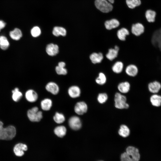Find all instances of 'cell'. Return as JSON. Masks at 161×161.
I'll use <instances>...</instances> for the list:
<instances>
[{
    "instance_id": "cell-1",
    "label": "cell",
    "mask_w": 161,
    "mask_h": 161,
    "mask_svg": "<svg viewBox=\"0 0 161 161\" xmlns=\"http://www.w3.org/2000/svg\"><path fill=\"white\" fill-rule=\"evenodd\" d=\"M16 133V128L13 125H9L4 127L0 132V140H11L15 137Z\"/></svg>"
},
{
    "instance_id": "cell-2",
    "label": "cell",
    "mask_w": 161,
    "mask_h": 161,
    "mask_svg": "<svg viewBox=\"0 0 161 161\" xmlns=\"http://www.w3.org/2000/svg\"><path fill=\"white\" fill-rule=\"evenodd\" d=\"M114 0H95V5L96 8L103 13H107L113 9L112 4Z\"/></svg>"
},
{
    "instance_id": "cell-3",
    "label": "cell",
    "mask_w": 161,
    "mask_h": 161,
    "mask_svg": "<svg viewBox=\"0 0 161 161\" xmlns=\"http://www.w3.org/2000/svg\"><path fill=\"white\" fill-rule=\"evenodd\" d=\"M114 106L118 109H127L129 107L127 103V98L124 95L119 92H117L114 97Z\"/></svg>"
},
{
    "instance_id": "cell-4",
    "label": "cell",
    "mask_w": 161,
    "mask_h": 161,
    "mask_svg": "<svg viewBox=\"0 0 161 161\" xmlns=\"http://www.w3.org/2000/svg\"><path fill=\"white\" fill-rule=\"evenodd\" d=\"M29 119L31 122H38L43 117L42 112L39 111L37 107H34L29 109L27 112Z\"/></svg>"
},
{
    "instance_id": "cell-5",
    "label": "cell",
    "mask_w": 161,
    "mask_h": 161,
    "mask_svg": "<svg viewBox=\"0 0 161 161\" xmlns=\"http://www.w3.org/2000/svg\"><path fill=\"white\" fill-rule=\"evenodd\" d=\"M28 150V147L25 144L19 143L16 144L14 146L13 151L15 155L17 157L24 156L25 151Z\"/></svg>"
},
{
    "instance_id": "cell-6",
    "label": "cell",
    "mask_w": 161,
    "mask_h": 161,
    "mask_svg": "<svg viewBox=\"0 0 161 161\" xmlns=\"http://www.w3.org/2000/svg\"><path fill=\"white\" fill-rule=\"evenodd\" d=\"M151 43L154 47L158 48L161 51V28L154 32L151 38Z\"/></svg>"
},
{
    "instance_id": "cell-7",
    "label": "cell",
    "mask_w": 161,
    "mask_h": 161,
    "mask_svg": "<svg viewBox=\"0 0 161 161\" xmlns=\"http://www.w3.org/2000/svg\"><path fill=\"white\" fill-rule=\"evenodd\" d=\"M68 123L70 128L74 130H78L82 126V123L80 118L76 116H73L70 117Z\"/></svg>"
},
{
    "instance_id": "cell-8",
    "label": "cell",
    "mask_w": 161,
    "mask_h": 161,
    "mask_svg": "<svg viewBox=\"0 0 161 161\" xmlns=\"http://www.w3.org/2000/svg\"><path fill=\"white\" fill-rule=\"evenodd\" d=\"M88 110V106L84 101L77 102L74 107V111L75 113L79 115H83L86 113Z\"/></svg>"
},
{
    "instance_id": "cell-9",
    "label": "cell",
    "mask_w": 161,
    "mask_h": 161,
    "mask_svg": "<svg viewBox=\"0 0 161 161\" xmlns=\"http://www.w3.org/2000/svg\"><path fill=\"white\" fill-rule=\"evenodd\" d=\"M126 152L134 161H139L140 155L138 149L133 146H129L126 149Z\"/></svg>"
},
{
    "instance_id": "cell-10",
    "label": "cell",
    "mask_w": 161,
    "mask_h": 161,
    "mask_svg": "<svg viewBox=\"0 0 161 161\" xmlns=\"http://www.w3.org/2000/svg\"><path fill=\"white\" fill-rule=\"evenodd\" d=\"M46 51L48 55L52 56H54L57 55L59 52V47L56 44H49L46 47Z\"/></svg>"
},
{
    "instance_id": "cell-11",
    "label": "cell",
    "mask_w": 161,
    "mask_h": 161,
    "mask_svg": "<svg viewBox=\"0 0 161 161\" xmlns=\"http://www.w3.org/2000/svg\"><path fill=\"white\" fill-rule=\"evenodd\" d=\"M25 96L26 100L30 103L35 102L38 98V95L36 92L32 89L27 90L25 93Z\"/></svg>"
},
{
    "instance_id": "cell-12",
    "label": "cell",
    "mask_w": 161,
    "mask_h": 161,
    "mask_svg": "<svg viewBox=\"0 0 161 161\" xmlns=\"http://www.w3.org/2000/svg\"><path fill=\"white\" fill-rule=\"evenodd\" d=\"M131 31L134 35L138 36L143 33L144 27L143 25L140 23H137L132 25Z\"/></svg>"
},
{
    "instance_id": "cell-13",
    "label": "cell",
    "mask_w": 161,
    "mask_h": 161,
    "mask_svg": "<svg viewBox=\"0 0 161 161\" xmlns=\"http://www.w3.org/2000/svg\"><path fill=\"white\" fill-rule=\"evenodd\" d=\"M46 90L54 95L57 94L59 90L58 85L55 83L50 82L48 83L46 86Z\"/></svg>"
},
{
    "instance_id": "cell-14",
    "label": "cell",
    "mask_w": 161,
    "mask_h": 161,
    "mask_svg": "<svg viewBox=\"0 0 161 161\" xmlns=\"http://www.w3.org/2000/svg\"><path fill=\"white\" fill-rule=\"evenodd\" d=\"M68 92L69 95L71 97L76 98L80 96L81 91L78 86H73L69 88Z\"/></svg>"
},
{
    "instance_id": "cell-15",
    "label": "cell",
    "mask_w": 161,
    "mask_h": 161,
    "mask_svg": "<svg viewBox=\"0 0 161 161\" xmlns=\"http://www.w3.org/2000/svg\"><path fill=\"white\" fill-rule=\"evenodd\" d=\"M138 69L135 65L131 64L128 65L125 69V72L129 76L131 77L136 76L138 73Z\"/></svg>"
},
{
    "instance_id": "cell-16",
    "label": "cell",
    "mask_w": 161,
    "mask_h": 161,
    "mask_svg": "<svg viewBox=\"0 0 161 161\" xmlns=\"http://www.w3.org/2000/svg\"><path fill=\"white\" fill-rule=\"evenodd\" d=\"M89 58L92 63L96 64L101 62L103 59V56L101 52H93L90 55Z\"/></svg>"
},
{
    "instance_id": "cell-17",
    "label": "cell",
    "mask_w": 161,
    "mask_h": 161,
    "mask_svg": "<svg viewBox=\"0 0 161 161\" xmlns=\"http://www.w3.org/2000/svg\"><path fill=\"white\" fill-rule=\"evenodd\" d=\"M130 85L127 81L121 82L117 86L118 90L121 93L125 94L128 92L130 90Z\"/></svg>"
},
{
    "instance_id": "cell-18",
    "label": "cell",
    "mask_w": 161,
    "mask_h": 161,
    "mask_svg": "<svg viewBox=\"0 0 161 161\" xmlns=\"http://www.w3.org/2000/svg\"><path fill=\"white\" fill-rule=\"evenodd\" d=\"M9 35L11 39L14 40H19L22 36V34L21 30L18 28H15L13 30L10 32Z\"/></svg>"
},
{
    "instance_id": "cell-19",
    "label": "cell",
    "mask_w": 161,
    "mask_h": 161,
    "mask_svg": "<svg viewBox=\"0 0 161 161\" xmlns=\"http://www.w3.org/2000/svg\"><path fill=\"white\" fill-rule=\"evenodd\" d=\"M53 35L56 37L59 36H65L67 33L66 30L64 28L59 26L55 27L52 30Z\"/></svg>"
},
{
    "instance_id": "cell-20",
    "label": "cell",
    "mask_w": 161,
    "mask_h": 161,
    "mask_svg": "<svg viewBox=\"0 0 161 161\" xmlns=\"http://www.w3.org/2000/svg\"><path fill=\"white\" fill-rule=\"evenodd\" d=\"M130 131L129 127L126 125H121L118 131V134L119 135L123 137H126L130 134Z\"/></svg>"
},
{
    "instance_id": "cell-21",
    "label": "cell",
    "mask_w": 161,
    "mask_h": 161,
    "mask_svg": "<svg viewBox=\"0 0 161 161\" xmlns=\"http://www.w3.org/2000/svg\"><path fill=\"white\" fill-rule=\"evenodd\" d=\"M120 25L119 21L115 19L107 21L105 23V26L106 29L111 30L118 27Z\"/></svg>"
},
{
    "instance_id": "cell-22",
    "label": "cell",
    "mask_w": 161,
    "mask_h": 161,
    "mask_svg": "<svg viewBox=\"0 0 161 161\" xmlns=\"http://www.w3.org/2000/svg\"><path fill=\"white\" fill-rule=\"evenodd\" d=\"M66 129L63 126H59L56 127L54 129L55 134L59 137H63L65 136L66 133Z\"/></svg>"
},
{
    "instance_id": "cell-23",
    "label": "cell",
    "mask_w": 161,
    "mask_h": 161,
    "mask_svg": "<svg viewBox=\"0 0 161 161\" xmlns=\"http://www.w3.org/2000/svg\"><path fill=\"white\" fill-rule=\"evenodd\" d=\"M161 88L160 83L157 81L150 83L148 85V88L149 91L153 93H157Z\"/></svg>"
},
{
    "instance_id": "cell-24",
    "label": "cell",
    "mask_w": 161,
    "mask_h": 161,
    "mask_svg": "<svg viewBox=\"0 0 161 161\" xmlns=\"http://www.w3.org/2000/svg\"><path fill=\"white\" fill-rule=\"evenodd\" d=\"M12 97L15 102H18L23 96L22 93L20 91L18 88L16 87L12 91Z\"/></svg>"
},
{
    "instance_id": "cell-25",
    "label": "cell",
    "mask_w": 161,
    "mask_h": 161,
    "mask_svg": "<svg viewBox=\"0 0 161 161\" xmlns=\"http://www.w3.org/2000/svg\"><path fill=\"white\" fill-rule=\"evenodd\" d=\"M52 106V101L49 98H45L42 100L41 103V109L44 111L49 110Z\"/></svg>"
},
{
    "instance_id": "cell-26",
    "label": "cell",
    "mask_w": 161,
    "mask_h": 161,
    "mask_svg": "<svg viewBox=\"0 0 161 161\" xmlns=\"http://www.w3.org/2000/svg\"><path fill=\"white\" fill-rule=\"evenodd\" d=\"M129 33V31L127 29L123 28L118 30L117 35L120 40L124 41L126 40V36L128 35Z\"/></svg>"
},
{
    "instance_id": "cell-27",
    "label": "cell",
    "mask_w": 161,
    "mask_h": 161,
    "mask_svg": "<svg viewBox=\"0 0 161 161\" xmlns=\"http://www.w3.org/2000/svg\"><path fill=\"white\" fill-rule=\"evenodd\" d=\"M124 65L122 62L120 61L116 62L112 67V71L115 73L119 74L122 71Z\"/></svg>"
},
{
    "instance_id": "cell-28",
    "label": "cell",
    "mask_w": 161,
    "mask_h": 161,
    "mask_svg": "<svg viewBox=\"0 0 161 161\" xmlns=\"http://www.w3.org/2000/svg\"><path fill=\"white\" fill-rule=\"evenodd\" d=\"M10 43L7 38L5 36H0V47L3 50H6L9 47Z\"/></svg>"
},
{
    "instance_id": "cell-29",
    "label": "cell",
    "mask_w": 161,
    "mask_h": 161,
    "mask_svg": "<svg viewBox=\"0 0 161 161\" xmlns=\"http://www.w3.org/2000/svg\"><path fill=\"white\" fill-rule=\"evenodd\" d=\"M118 51L114 48L109 49L106 55V58L110 61H112L117 57Z\"/></svg>"
},
{
    "instance_id": "cell-30",
    "label": "cell",
    "mask_w": 161,
    "mask_h": 161,
    "mask_svg": "<svg viewBox=\"0 0 161 161\" xmlns=\"http://www.w3.org/2000/svg\"><path fill=\"white\" fill-rule=\"evenodd\" d=\"M156 15V12L151 10H147L145 13L146 18L149 22H153L155 21Z\"/></svg>"
},
{
    "instance_id": "cell-31",
    "label": "cell",
    "mask_w": 161,
    "mask_h": 161,
    "mask_svg": "<svg viewBox=\"0 0 161 161\" xmlns=\"http://www.w3.org/2000/svg\"><path fill=\"white\" fill-rule=\"evenodd\" d=\"M150 101L153 105L159 106L161 104V96L156 95H154L151 97Z\"/></svg>"
},
{
    "instance_id": "cell-32",
    "label": "cell",
    "mask_w": 161,
    "mask_h": 161,
    "mask_svg": "<svg viewBox=\"0 0 161 161\" xmlns=\"http://www.w3.org/2000/svg\"><path fill=\"white\" fill-rule=\"evenodd\" d=\"M55 122L58 124L63 123L65 120V117L64 115L58 112L55 113L53 117Z\"/></svg>"
},
{
    "instance_id": "cell-33",
    "label": "cell",
    "mask_w": 161,
    "mask_h": 161,
    "mask_svg": "<svg viewBox=\"0 0 161 161\" xmlns=\"http://www.w3.org/2000/svg\"><path fill=\"white\" fill-rule=\"evenodd\" d=\"M106 81V77L105 74L103 72H100L98 76L95 79L97 83L102 85L105 84Z\"/></svg>"
},
{
    "instance_id": "cell-34",
    "label": "cell",
    "mask_w": 161,
    "mask_h": 161,
    "mask_svg": "<svg viewBox=\"0 0 161 161\" xmlns=\"http://www.w3.org/2000/svg\"><path fill=\"white\" fill-rule=\"evenodd\" d=\"M126 3L129 7L133 9L140 5V0H126Z\"/></svg>"
},
{
    "instance_id": "cell-35",
    "label": "cell",
    "mask_w": 161,
    "mask_h": 161,
    "mask_svg": "<svg viewBox=\"0 0 161 161\" xmlns=\"http://www.w3.org/2000/svg\"><path fill=\"white\" fill-rule=\"evenodd\" d=\"M108 96L107 94L105 93H99L97 97V101L100 104H103L105 103L107 100Z\"/></svg>"
},
{
    "instance_id": "cell-36",
    "label": "cell",
    "mask_w": 161,
    "mask_h": 161,
    "mask_svg": "<svg viewBox=\"0 0 161 161\" xmlns=\"http://www.w3.org/2000/svg\"><path fill=\"white\" fill-rule=\"evenodd\" d=\"M30 32L31 35L33 37L36 38L40 35L41 31L39 27L35 26L32 28Z\"/></svg>"
},
{
    "instance_id": "cell-37",
    "label": "cell",
    "mask_w": 161,
    "mask_h": 161,
    "mask_svg": "<svg viewBox=\"0 0 161 161\" xmlns=\"http://www.w3.org/2000/svg\"><path fill=\"white\" fill-rule=\"evenodd\" d=\"M55 70L57 74L60 75H65L67 73V70L65 67H60L58 66H56Z\"/></svg>"
},
{
    "instance_id": "cell-38",
    "label": "cell",
    "mask_w": 161,
    "mask_h": 161,
    "mask_svg": "<svg viewBox=\"0 0 161 161\" xmlns=\"http://www.w3.org/2000/svg\"><path fill=\"white\" fill-rule=\"evenodd\" d=\"M120 160L121 161H134L126 152L121 155Z\"/></svg>"
},
{
    "instance_id": "cell-39",
    "label": "cell",
    "mask_w": 161,
    "mask_h": 161,
    "mask_svg": "<svg viewBox=\"0 0 161 161\" xmlns=\"http://www.w3.org/2000/svg\"><path fill=\"white\" fill-rule=\"evenodd\" d=\"M6 24V23L3 21L0 20V32L1 29L5 27Z\"/></svg>"
},
{
    "instance_id": "cell-40",
    "label": "cell",
    "mask_w": 161,
    "mask_h": 161,
    "mask_svg": "<svg viewBox=\"0 0 161 161\" xmlns=\"http://www.w3.org/2000/svg\"><path fill=\"white\" fill-rule=\"evenodd\" d=\"M58 66L60 67H65L66 66V64L63 61L60 62L58 63Z\"/></svg>"
},
{
    "instance_id": "cell-41",
    "label": "cell",
    "mask_w": 161,
    "mask_h": 161,
    "mask_svg": "<svg viewBox=\"0 0 161 161\" xmlns=\"http://www.w3.org/2000/svg\"><path fill=\"white\" fill-rule=\"evenodd\" d=\"M3 125L4 123L3 122L0 120V132L1 131L3 128L4 127Z\"/></svg>"
},
{
    "instance_id": "cell-42",
    "label": "cell",
    "mask_w": 161,
    "mask_h": 161,
    "mask_svg": "<svg viewBox=\"0 0 161 161\" xmlns=\"http://www.w3.org/2000/svg\"><path fill=\"white\" fill-rule=\"evenodd\" d=\"M114 48L115 49H116V50H118V51L119 50V47H118V46H115L114 47Z\"/></svg>"
},
{
    "instance_id": "cell-43",
    "label": "cell",
    "mask_w": 161,
    "mask_h": 161,
    "mask_svg": "<svg viewBox=\"0 0 161 161\" xmlns=\"http://www.w3.org/2000/svg\"></svg>"
},
{
    "instance_id": "cell-44",
    "label": "cell",
    "mask_w": 161,
    "mask_h": 161,
    "mask_svg": "<svg viewBox=\"0 0 161 161\" xmlns=\"http://www.w3.org/2000/svg\"></svg>"
}]
</instances>
